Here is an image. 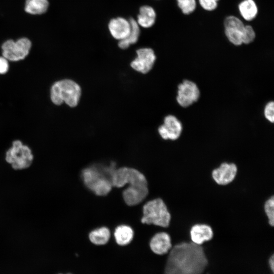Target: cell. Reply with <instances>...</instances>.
<instances>
[{"label":"cell","mask_w":274,"mask_h":274,"mask_svg":"<svg viewBox=\"0 0 274 274\" xmlns=\"http://www.w3.org/2000/svg\"><path fill=\"white\" fill-rule=\"evenodd\" d=\"M164 274H202L208 260L201 245L183 242L169 251Z\"/></svg>","instance_id":"6da1fadb"},{"label":"cell","mask_w":274,"mask_h":274,"mask_svg":"<svg viewBox=\"0 0 274 274\" xmlns=\"http://www.w3.org/2000/svg\"><path fill=\"white\" fill-rule=\"evenodd\" d=\"M81 176L85 187L97 196H107L112 190L110 178L103 164H94L84 168Z\"/></svg>","instance_id":"7a4b0ae2"},{"label":"cell","mask_w":274,"mask_h":274,"mask_svg":"<svg viewBox=\"0 0 274 274\" xmlns=\"http://www.w3.org/2000/svg\"><path fill=\"white\" fill-rule=\"evenodd\" d=\"M141 222L162 228L168 227L172 215L163 199L155 198L146 202L142 207Z\"/></svg>","instance_id":"3957f363"},{"label":"cell","mask_w":274,"mask_h":274,"mask_svg":"<svg viewBox=\"0 0 274 274\" xmlns=\"http://www.w3.org/2000/svg\"><path fill=\"white\" fill-rule=\"evenodd\" d=\"M81 95L80 86L70 79L55 82L51 89V100L57 105L65 102L71 107H75L78 104Z\"/></svg>","instance_id":"277c9868"},{"label":"cell","mask_w":274,"mask_h":274,"mask_svg":"<svg viewBox=\"0 0 274 274\" xmlns=\"http://www.w3.org/2000/svg\"><path fill=\"white\" fill-rule=\"evenodd\" d=\"M113 187L121 188L127 186L148 185L144 174L136 168L129 166L117 167L110 177Z\"/></svg>","instance_id":"5b68a950"},{"label":"cell","mask_w":274,"mask_h":274,"mask_svg":"<svg viewBox=\"0 0 274 274\" xmlns=\"http://www.w3.org/2000/svg\"><path fill=\"white\" fill-rule=\"evenodd\" d=\"M6 160L14 169H21L30 165L33 155L27 146L17 140L13 142L12 147L6 152Z\"/></svg>","instance_id":"8992f818"},{"label":"cell","mask_w":274,"mask_h":274,"mask_svg":"<svg viewBox=\"0 0 274 274\" xmlns=\"http://www.w3.org/2000/svg\"><path fill=\"white\" fill-rule=\"evenodd\" d=\"M31 46L29 40L25 38L16 42L8 40L2 46L3 56L8 60L13 61L23 59L28 54Z\"/></svg>","instance_id":"52a82bcc"},{"label":"cell","mask_w":274,"mask_h":274,"mask_svg":"<svg viewBox=\"0 0 274 274\" xmlns=\"http://www.w3.org/2000/svg\"><path fill=\"white\" fill-rule=\"evenodd\" d=\"M177 100L180 106L188 107L196 102L200 96V91L193 82L185 80L178 86Z\"/></svg>","instance_id":"ba28073f"},{"label":"cell","mask_w":274,"mask_h":274,"mask_svg":"<svg viewBox=\"0 0 274 274\" xmlns=\"http://www.w3.org/2000/svg\"><path fill=\"white\" fill-rule=\"evenodd\" d=\"M238 167L233 162H223L211 172V177L218 185L225 186L231 183L235 179Z\"/></svg>","instance_id":"9c48e42d"},{"label":"cell","mask_w":274,"mask_h":274,"mask_svg":"<svg viewBox=\"0 0 274 274\" xmlns=\"http://www.w3.org/2000/svg\"><path fill=\"white\" fill-rule=\"evenodd\" d=\"M225 34L233 45L240 46L242 43V33L245 26L243 22L238 17L230 15L224 21Z\"/></svg>","instance_id":"30bf717a"},{"label":"cell","mask_w":274,"mask_h":274,"mask_svg":"<svg viewBox=\"0 0 274 274\" xmlns=\"http://www.w3.org/2000/svg\"><path fill=\"white\" fill-rule=\"evenodd\" d=\"M137 57L131 62L130 65L134 70L143 74L148 73L152 68L156 60L153 50L143 48L136 50Z\"/></svg>","instance_id":"8fae6325"},{"label":"cell","mask_w":274,"mask_h":274,"mask_svg":"<svg viewBox=\"0 0 274 274\" xmlns=\"http://www.w3.org/2000/svg\"><path fill=\"white\" fill-rule=\"evenodd\" d=\"M122 192L124 202L130 207L141 203L148 196V185L127 186Z\"/></svg>","instance_id":"7c38bea8"},{"label":"cell","mask_w":274,"mask_h":274,"mask_svg":"<svg viewBox=\"0 0 274 274\" xmlns=\"http://www.w3.org/2000/svg\"><path fill=\"white\" fill-rule=\"evenodd\" d=\"M182 125L178 118L169 115L164 119V123L158 128L161 137L164 140L175 141L179 138L182 131Z\"/></svg>","instance_id":"4fadbf2b"},{"label":"cell","mask_w":274,"mask_h":274,"mask_svg":"<svg viewBox=\"0 0 274 274\" xmlns=\"http://www.w3.org/2000/svg\"><path fill=\"white\" fill-rule=\"evenodd\" d=\"M149 247L156 254L161 255L166 254L173 247L169 234L165 231L156 233L150 241Z\"/></svg>","instance_id":"5bb4252c"},{"label":"cell","mask_w":274,"mask_h":274,"mask_svg":"<svg viewBox=\"0 0 274 274\" xmlns=\"http://www.w3.org/2000/svg\"><path fill=\"white\" fill-rule=\"evenodd\" d=\"M189 234L191 242L198 245H202L204 242L213 238L214 231L209 224L196 223L190 227Z\"/></svg>","instance_id":"9a60e30c"},{"label":"cell","mask_w":274,"mask_h":274,"mask_svg":"<svg viewBox=\"0 0 274 274\" xmlns=\"http://www.w3.org/2000/svg\"><path fill=\"white\" fill-rule=\"evenodd\" d=\"M108 29L111 36L119 41L125 39L131 30L129 20L121 17L111 19L108 23Z\"/></svg>","instance_id":"2e32d148"},{"label":"cell","mask_w":274,"mask_h":274,"mask_svg":"<svg viewBox=\"0 0 274 274\" xmlns=\"http://www.w3.org/2000/svg\"><path fill=\"white\" fill-rule=\"evenodd\" d=\"M132 228L127 224H120L115 228L113 235L116 244L120 246L129 244L134 237Z\"/></svg>","instance_id":"e0dca14e"},{"label":"cell","mask_w":274,"mask_h":274,"mask_svg":"<svg viewBox=\"0 0 274 274\" xmlns=\"http://www.w3.org/2000/svg\"><path fill=\"white\" fill-rule=\"evenodd\" d=\"M156 13L154 9L148 5H144L139 9L136 22L139 26L144 28L152 26L156 21Z\"/></svg>","instance_id":"ac0fdd59"},{"label":"cell","mask_w":274,"mask_h":274,"mask_svg":"<svg viewBox=\"0 0 274 274\" xmlns=\"http://www.w3.org/2000/svg\"><path fill=\"white\" fill-rule=\"evenodd\" d=\"M111 236V231L106 226H101L91 230L88 234L90 242L97 246L106 245L109 241Z\"/></svg>","instance_id":"d6986e66"},{"label":"cell","mask_w":274,"mask_h":274,"mask_svg":"<svg viewBox=\"0 0 274 274\" xmlns=\"http://www.w3.org/2000/svg\"><path fill=\"white\" fill-rule=\"evenodd\" d=\"M129 21L131 25L130 32L125 39L119 41L118 44L119 47L122 49H126L130 45L136 43L140 35V26L136 20L133 18H130Z\"/></svg>","instance_id":"ffe728a7"},{"label":"cell","mask_w":274,"mask_h":274,"mask_svg":"<svg viewBox=\"0 0 274 274\" xmlns=\"http://www.w3.org/2000/svg\"><path fill=\"white\" fill-rule=\"evenodd\" d=\"M238 8L241 16L247 21L253 20L258 14V7L254 0H243Z\"/></svg>","instance_id":"44dd1931"},{"label":"cell","mask_w":274,"mask_h":274,"mask_svg":"<svg viewBox=\"0 0 274 274\" xmlns=\"http://www.w3.org/2000/svg\"><path fill=\"white\" fill-rule=\"evenodd\" d=\"M48 6L47 0H26L25 11L33 15L42 14L46 12Z\"/></svg>","instance_id":"7402d4cb"},{"label":"cell","mask_w":274,"mask_h":274,"mask_svg":"<svg viewBox=\"0 0 274 274\" xmlns=\"http://www.w3.org/2000/svg\"><path fill=\"white\" fill-rule=\"evenodd\" d=\"M263 211L266 217L268 225L273 227L274 226V197L273 195L269 196L266 199L263 203Z\"/></svg>","instance_id":"603a6c76"},{"label":"cell","mask_w":274,"mask_h":274,"mask_svg":"<svg viewBox=\"0 0 274 274\" xmlns=\"http://www.w3.org/2000/svg\"><path fill=\"white\" fill-rule=\"evenodd\" d=\"M179 8L185 15H189L196 8V0H177Z\"/></svg>","instance_id":"cb8c5ba5"},{"label":"cell","mask_w":274,"mask_h":274,"mask_svg":"<svg viewBox=\"0 0 274 274\" xmlns=\"http://www.w3.org/2000/svg\"><path fill=\"white\" fill-rule=\"evenodd\" d=\"M256 33L253 27L250 25H245L242 33V43L249 44L254 41Z\"/></svg>","instance_id":"d4e9b609"},{"label":"cell","mask_w":274,"mask_h":274,"mask_svg":"<svg viewBox=\"0 0 274 274\" xmlns=\"http://www.w3.org/2000/svg\"><path fill=\"white\" fill-rule=\"evenodd\" d=\"M219 0H198L200 6L204 10L208 11H212L218 7Z\"/></svg>","instance_id":"484cf974"},{"label":"cell","mask_w":274,"mask_h":274,"mask_svg":"<svg viewBox=\"0 0 274 274\" xmlns=\"http://www.w3.org/2000/svg\"><path fill=\"white\" fill-rule=\"evenodd\" d=\"M264 115L265 118L271 123L274 121V103L273 101L268 102L265 106Z\"/></svg>","instance_id":"4316f807"},{"label":"cell","mask_w":274,"mask_h":274,"mask_svg":"<svg viewBox=\"0 0 274 274\" xmlns=\"http://www.w3.org/2000/svg\"><path fill=\"white\" fill-rule=\"evenodd\" d=\"M9 70L8 60L4 57H0V74H4Z\"/></svg>","instance_id":"83f0119b"},{"label":"cell","mask_w":274,"mask_h":274,"mask_svg":"<svg viewBox=\"0 0 274 274\" xmlns=\"http://www.w3.org/2000/svg\"><path fill=\"white\" fill-rule=\"evenodd\" d=\"M268 264L269 265V267L271 270V271L273 272L274 270V256L273 254H272L268 260Z\"/></svg>","instance_id":"f1b7e54d"},{"label":"cell","mask_w":274,"mask_h":274,"mask_svg":"<svg viewBox=\"0 0 274 274\" xmlns=\"http://www.w3.org/2000/svg\"><path fill=\"white\" fill-rule=\"evenodd\" d=\"M58 274H62V273H58Z\"/></svg>","instance_id":"f546056e"},{"label":"cell","mask_w":274,"mask_h":274,"mask_svg":"<svg viewBox=\"0 0 274 274\" xmlns=\"http://www.w3.org/2000/svg\"><path fill=\"white\" fill-rule=\"evenodd\" d=\"M68 274H71V273H68Z\"/></svg>","instance_id":"4dcf8cb0"}]
</instances>
